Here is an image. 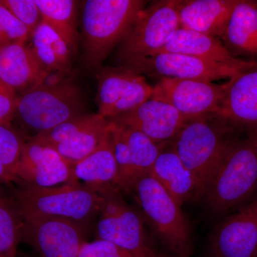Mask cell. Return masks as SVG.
<instances>
[{"label": "cell", "mask_w": 257, "mask_h": 257, "mask_svg": "<svg viewBox=\"0 0 257 257\" xmlns=\"http://www.w3.org/2000/svg\"><path fill=\"white\" fill-rule=\"evenodd\" d=\"M159 52L183 54L232 65H240L249 61L234 57L220 39L182 28L175 32L172 38Z\"/></svg>", "instance_id": "cell-24"}, {"label": "cell", "mask_w": 257, "mask_h": 257, "mask_svg": "<svg viewBox=\"0 0 257 257\" xmlns=\"http://www.w3.org/2000/svg\"><path fill=\"white\" fill-rule=\"evenodd\" d=\"M48 75L31 47L25 44L0 47V79L15 92H28Z\"/></svg>", "instance_id": "cell-19"}, {"label": "cell", "mask_w": 257, "mask_h": 257, "mask_svg": "<svg viewBox=\"0 0 257 257\" xmlns=\"http://www.w3.org/2000/svg\"><path fill=\"white\" fill-rule=\"evenodd\" d=\"M150 174L180 207L187 202L202 200V189L197 179L184 165L171 144L160 152Z\"/></svg>", "instance_id": "cell-20"}, {"label": "cell", "mask_w": 257, "mask_h": 257, "mask_svg": "<svg viewBox=\"0 0 257 257\" xmlns=\"http://www.w3.org/2000/svg\"><path fill=\"white\" fill-rule=\"evenodd\" d=\"M121 192L114 187L99 194L102 204L96 237L114 243L135 257H163L147 236L140 211L126 202Z\"/></svg>", "instance_id": "cell-7"}, {"label": "cell", "mask_w": 257, "mask_h": 257, "mask_svg": "<svg viewBox=\"0 0 257 257\" xmlns=\"http://www.w3.org/2000/svg\"><path fill=\"white\" fill-rule=\"evenodd\" d=\"M16 180L40 188L71 183L72 165L55 149L32 138L24 144Z\"/></svg>", "instance_id": "cell-16"}, {"label": "cell", "mask_w": 257, "mask_h": 257, "mask_svg": "<svg viewBox=\"0 0 257 257\" xmlns=\"http://www.w3.org/2000/svg\"><path fill=\"white\" fill-rule=\"evenodd\" d=\"M23 220L16 204L0 193V257H17Z\"/></svg>", "instance_id": "cell-27"}, {"label": "cell", "mask_w": 257, "mask_h": 257, "mask_svg": "<svg viewBox=\"0 0 257 257\" xmlns=\"http://www.w3.org/2000/svg\"><path fill=\"white\" fill-rule=\"evenodd\" d=\"M256 4H257V1H256Z\"/></svg>", "instance_id": "cell-35"}, {"label": "cell", "mask_w": 257, "mask_h": 257, "mask_svg": "<svg viewBox=\"0 0 257 257\" xmlns=\"http://www.w3.org/2000/svg\"><path fill=\"white\" fill-rule=\"evenodd\" d=\"M202 257H211V256H210V255L208 254V255H207V256H202Z\"/></svg>", "instance_id": "cell-34"}, {"label": "cell", "mask_w": 257, "mask_h": 257, "mask_svg": "<svg viewBox=\"0 0 257 257\" xmlns=\"http://www.w3.org/2000/svg\"><path fill=\"white\" fill-rule=\"evenodd\" d=\"M211 257H257V195L228 214L211 231Z\"/></svg>", "instance_id": "cell-15"}, {"label": "cell", "mask_w": 257, "mask_h": 257, "mask_svg": "<svg viewBox=\"0 0 257 257\" xmlns=\"http://www.w3.org/2000/svg\"><path fill=\"white\" fill-rule=\"evenodd\" d=\"M221 40L230 53L236 58H257L256 1L239 0Z\"/></svg>", "instance_id": "cell-22"}, {"label": "cell", "mask_w": 257, "mask_h": 257, "mask_svg": "<svg viewBox=\"0 0 257 257\" xmlns=\"http://www.w3.org/2000/svg\"><path fill=\"white\" fill-rule=\"evenodd\" d=\"M187 119L168 103L150 98L133 110L109 121L135 128L155 143L169 145Z\"/></svg>", "instance_id": "cell-17"}, {"label": "cell", "mask_w": 257, "mask_h": 257, "mask_svg": "<svg viewBox=\"0 0 257 257\" xmlns=\"http://www.w3.org/2000/svg\"><path fill=\"white\" fill-rule=\"evenodd\" d=\"M109 120L98 114H83L32 138L46 144L71 165L95 151L111 132Z\"/></svg>", "instance_id": "cell-11"}, {"label": "cell", "mask_w": 257, "mask_h": 257, "mask_svg": "<svg viewBox=\"0 0 257 257\" xmlns=\"http://www.w3.org/2000/svg\"><path fill=\"white\" fill-rule=\"evenodd\" d=\"M96 77L98 114L108 120L133 110L153 94L146 77L125 66L102 67Z\"/></svg>", "instance_id": "cell-10"}, {"label": "cell", "mask_w": 257, "mask_h": 257, "mask_svg": "<svg viewBox=\"0 0 257 257\" xmlns=\"http://www.w3.org/2000/svg\"><path fill=\"white\" fill-rule=\"evenodd\" d=\"M25 142L8 125H0V184L17 179V170Z\"/></svg>", "instance_id": "cell-28"}, {"label": "cell", "mask_w": 257, "mask_h": 257, "mask_svg": "<svg viewBox=\"0 0 257 257\" xmlns=\"http://www.w3.org/2000/svg\"><path fill=\"white\" fill-rule=\"evenodd\" d=\"M130 194L140 214L161 243L175 257H189L193 252L190 225L180 206L150 173L137 179Z\"/></svg>", "instance_id": "cell-5"}, {"label": "cell", "mask_w": 257, "mask_h": 257, "mask_svg": "<svg viewBox=\"0 0 257 257\" xmlns=\"http://www.w3.org/2000/svg\"><path fill=\"white\" fill-rule=\"evenodd\" d=\"M257 65L249 60L240 65H232L206 60L183 54L158 52L146 58L128 64L125 67L135 72L160 78L194 79L213 82L231 79L240 72Z\"/></svg>", "instance_id": "cell-9"}, {"label": "cell", "mask_w": 257, "mask_h": 257, "mask_svg": "<svg viewBox=\"0 0 257 257\" xmlns=\"http://www.w3.org/2000/svg\"><path fill=\"white\" fill-rule=\"evenodd\" d=\"M30 40V47L47 73H72L74 51L47 24L42 22L32 32Z\"/></svg>", "instance_id": "cell-25"}, {"label": "cell", "mask_w": 257, "mask_h": 257, "mask_svg": "<svg viewBox=\"0 0 257 257\" xmlns=\"http://www.w3.org/2000/svg\"><path fill=\"white\" fill-rule=\"evenodd\" d=\"M116 178L117 165L110 132L95 151L72 165V181H82L84 185L100 194L116 187Z\"/></svg>", "instance_id": "cell-23"}, {"label": "cell", "mask_w": 257, "mask_h": 257, "mask_svg": "<svg viewBox=\"0 0 257 257\" xmlns=\"http://www.w3.org/2000/svg\"><path fill=\"white\" fill-rule=\"evenodd\" d=\"M42 22L57 32L75 52L77 40V3L73 0H35Z\"/></svg>", "instance_id": "cell-26"}, {"label": "cell", "mask_w": 257, "mask_h": 257, "mask_svg": "<svg viewBox=\"0 0 257 257\" xmlns=\"http://www.w3.org/2000/svg\"><path fill=\"white\" fill-rule=\"evenodd\" d=\"M23 239L40 257H77L85 230L72 221L43 216H23Z\"/></svg>", "instance_id": "cell-13"}, {"label": "cell", "mask_w": 257, "mask_h": 257, "mask_svg": "<svg viewBox=\"0 0 257 257\" xmlns=\"http://www.w3.org/2000/svg\"><path fill=\"white\" fill-rule=\"evenodd\" d=\"M239 0H179L180 28L220 39Z\"/></svg>", "instance_id": "cell-21"}, {"label": "cell", "mask_w": 257, "mask_h": 257, "mask_svg": "<svg viewBox=\"0 0 257 257\" xmlns=\"http://www.w3.org/2000/svg\"><path fill=\"white\" fill-rule=\"evenodd\" d=\"M15 204L22 216L60 218L85 230L99 215L102 197L79 182L40 188L21 182L15 192Z\"/></svg>", "instance_id": "cell-6"}, {"label": "cell", "mask_w": 257, "mask_h": 257, "mask_svg": "<svg viewBox=\"0 0 257 257\" xmlns=\"http://www.w3.org/2000/svg\"><path fill=\"white\" fill-rule=\"evenodd\" d=\"M12 14L32 32L42 22L35 0H0Z\"/></svg>", "instance_id": "cell-30"}, {"label": "cell", "mask_w": 257, "mask_h": 257, "mask_svg": "<svg viewBox=\"0 0 257 257\" xmlns=\"http://www.w3.org/2000/svg\"><path fill=\"white\" fill-rule=\"evenodd\" d=\"M215 114L247 133L257 128V65L229 79Z\"/></svg>", "instance_id": "cell-18"}, {"label": "cell", "mask_w": 257, "mask_h": 257, "mask_svg": "<svg viewBox=\"0 0 257 257\" xmlns=\"http://www.w3.org/2000/svg\"><path fill=\"white\" fill-rule=\"evenodd\" d=\"M247 137L252 141L257 150V128L247 132Z\"/></svg>", "instance_id": "cell-33"}, {"label": "cell", "mask_w": 257, "mask_h": 257, "mask_svg": "<svg viewBox=\"0 0 257 257\" xmlns=\"http://www.w3.org/2000/svg\"><path fill=\"white\" fill-rule=\"evenodd\" d=\"M179 0H161L142 12L120 44L116 60L126 66L160 52L180 28Z\"/></svg>", "instance_id": "cell-8"}, {"label": "cell", "mask_w": 257, "mask_h": 257, "mask_svg": "<svg viewBox=\"0 0 257 257\" xmlns=\"http://www.w3.org/2000/svg\"><path fill=\"white\" fill-rule=\"evenodd\" d=\"M257 195V150L249 138L238 139L211 176L202 200L211 215L223 218Z\"/></svg>", "instance_id": "cell-2"}, {"label": "cell", "mask_w": 257, "mask_h": 257, "mask_svg": "<svg viewBox=\"0 0 257 257\" xmlns=\"http://www.w3.org/2000/svg\"><path fill=\"white\" fill-rule=\"evenodd\" d=\"M18 95L13 88L0 79V125H8L15 118Z\"/></svg>", "instance_id": "cell-32"}, {"label": "cell", "mask_w": 257, "mask_h": 257, "mask_svg": "<svg viewBox=\"0 0 257 257\" xmlns=\"http://www.w3.org/2000/svg\"><path fill=\"white\" fill-rule=\"evenodd\" d=\"M77 257H135L131 253L106 240L96 239L91 242L85 241Z\"/></svg>", "instance_id": "cell-31"}, {"label": "cell", "mask_w": 257, "mask_h": 257, "mask_svg": "<svg viewBox=\"0 0 257 257\" xmlns=\"http://www.w3.org/2000/svg\"><path fill=\"white\" fill-rule=\"evenodd\" d=\"M31 35L30 30L0 1V47L25 44Z\"/></svg>", "instance_id": "cell-29"}, {"label": "cell", "mask_w": 257, "mask_h": 257, "mask_svg": "<svg viewBox=\"0 0 257 257\" xmlns=\"http://www.w3.org/2000/svg\"><path fill=\"white\" fill-rule=\"evenodd\" d=\"M84 110L85 99L78 86L69 77L52 74L18 96L15 118L37 135L85 114Z\"/></svg>", "instance_id": "cell-4"}, {"label": "cell", "mask_w": 257, "mask_h": 257, "mask_svg": "<svg viewBox=\"0 0 257 257\" xmlns=\"http://www.w3.org/2000/svg\"><path fill=\"white\" fill-rule=\"evenodd\" d=\"M110 122L117 165L116 187L128 193L137 179L150 173L160 152L168 145L155 143L135 128Z\"/></svg>", "instance_id": "cell-12"}, {"label": "cell", "mask_w": 257, "mask_h": 257, "mask_svg": "<svg viewBox=\"0 0 257 257\" xmlns=\"http://www.w3.org/2000/svg\"><path fill=\"white\" fill-rule=\"evenodd\" d=\"M241 130L214 113L185 121L171 145L197 179L202 194ZM203 198V197H202Z\"/></svg>", "instance_id": "cell-1"}, {"label": "cell", "mask_w": 257, "mask_h": 257, "mask_svg": "<svg viewBox=\"0 0 257 257\" xmlns=\"http://www.w3.org/2000/svg\"><path fill=\"white\" fill-rule=\"evenodd\" d=\"M229 82L215 84L206 81L160 78L153 87V99L173 106L187 118L215 113L227 89Z\"/></svg>", "instance_id": "cell-14"}, {"label": "cell", "mask_w": 257, "mask_h": 257, "mask_svg": "<svg viewBox=\"0 0 257 257\" xmlns=\"http://www.w3.org/2000/svg\"><path fill=\"white\" fill-rule=\"evenodd\" d=\"M147 2L142 0H87L82 18L84 60L98 72L116 45L128 35Z\"/></svg>", "instance_id": "cell-3"}]
</instances>
